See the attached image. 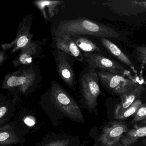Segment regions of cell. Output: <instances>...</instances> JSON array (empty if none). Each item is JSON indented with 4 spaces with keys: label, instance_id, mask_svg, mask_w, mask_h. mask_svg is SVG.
Wrapping results in <instances>:
<instances>
[{
    "label": "cell",
    "instance_id": "d4e9b609",
    "mask_svg": "<svg viewBox=\"0 0 146 146\" xmlns=\"http://www.w3.org/2000/svg\"><path fill=\"white\" fill-rule=\"evenodd\" d=\"M24 123L28 126L31 127L35 125V118L32 116H28L25 119Z\"/></svg>",
    "mask_w": 146,
    "mask_h": 146
},
{
    "label": "cell",
    "instance_id": "d6986e66",
    "mask_svg": "<svg viewBox=\"0 0 146 146\" xmlns=\"http://www.w3.org/2000/svg\"><path fill=\"white\" fill-rule=\"evenodd\" d=\"M72 37L82 52L101 54L100 47L84 36H77Z\"/></svg>",
    "mask_w": 146,
    "mask_h": 146
},
{
    "label": "cell",
    "instance_id": "83f0119b",
    "mask_svg": "<svg viewBox=\"0 0 146 146\" xmlns=\"http://www.w3.org/2000/svg\"><path fill=\"white\" fill-rule=\"evenodd\" d=\"M125 146L124 145H123V144H122V143H117V144H115V145H114V146Z\"/></svg>",
    "mask_w": 146,
    "mask_h": 146
},
{
    "label": "cell",
    "instance_id": "f546056e",
    "mask_svg": "<svg viewBox=\"0 0 146 146\" xmlns=\"http://www.w3.org/2000/svg\"><path fill=\"white\" fill-rule=\"evenodd\" d=\"M84 143H82V144H80L79 146H84Z\"/></svg>",
    "mask_w": 146,
    "mask_h": 146
},
{
    "label": "cell",
    "instance_id": "f1b7e54d",
    "mask_svg": "<svg viewBox=\"0 0 146 146\" xmlns=\"http://www.w3.org/2000/svg\"><path fill=\"white\" fill-rule=\"evenodd\" d=\"M143 79L144 81L146 82V76H144L143 77Z\"/></svg>",
    "mask_w": 146,
    "mask_h": 146
},
{
    "label": "cell",
    "instance_id": "cb8c5ba5",
    "mask_svg": "<svg viewBox=\"0 0 146 146\" xmlns=\"http://www.w3.org/2000/svg\"><path fill=\"white\" fill-rule=\"evenodd\" d=\"M134 48V50L137 52L146 54V44H142L135 46Z\"/></svg>",
    "mask_w": 146,
    "mask_h": 146
},
{
    "label": "cell",
    "instance_id": "ac0fdd59",
    "mask_svg": "<svg viewBox=\"0 0 146 146\" xmlns=\"http://www.w3.org/2000/svg\"><path fill=\"white\" fill-rule=\"evenodd\" d=\"M14 98H7L2 94L0 97V125L5 123L14 115L16 102Z\"/></svg>",
    "mask_w": 146,
    "mask_h": 146
},
{
    "label": "cell",
    "instance_id": "3957f363",
    "mask_svg": "<svg viewBox=\"0 0 146 146\" xmlns=\"http://www.w3.org/2000/svg\"><path fill=\"white\" fill-rule=\"evenodd\" d=\"M55 29L71 36L90 35L100 38H117L119 36L112 28L86 18L61 21Z\"/></svg>",
    "mask_w": 146,
    "mask_h": 146
},
{
    "label": "cell",
    "instance_id": "5bb4252c",
    "mask_svg": "<svg viewBox=\"0 0 146 146\" xmlns=\"http://www.w3.org/2000/svg\"><path fill=\"white\" fill-rule=\"evenodd\" d=\"M80 139L78 137L65 135H49L35 146H79Z\"/></svg>",
    "mask_w": 146,
    "mask_h": 146
},
{
    "label": "cell",
    "instance_id": "2e32d148",
    "mask_svg": "<svg viewBox=\"0 0 146 146\" xmlns=\"http://www.w3.org/2000/svg\"><path fill=\"white\" fill-rule=\"evenodd\" d=\"M145 90L144 85L140 84L135 89L120 95L119 96L120 102L115 108L114 111V117L129 108L134 102L138 99Z\"/></svg>",
    "mask_w": 146,
    "mask_h": 146
},
{
    "label": "cell",
    "instance_id": "8992f818",
    "mask_svg": "<svg viewBox=\"0 0 146 146\" xmlns=\"http://www.w3.org/2000/svg\"><path fill=\"white\" fill-rule=\"evenodd\" d=\"M52 53L57 72L61 80L67 87L75 90L77 85L74 70L76 59L70 54L55 48H52Z\"/></svg>",
    "mask_w": 146,
    "mask_h": 146
},
{
    "label": "cell",
    "instance_id": "30bf717a",
    "mask_svg": "<svg viewBox=\"0 0 146 146\" xmlns=\"http://www.w3.org/2000/svg\"><path fill=\"white\" fill-rule=\"evenodd\" d=\"M52 47L61 50L73 57L76 61L86 63L83 53L72 36L58 32L54 28L52 30Z\"/></svg>",
    "mask_w": 146,
    "mask_h": 146
},
{
    "label": "cell",
    "instance_id": "603a6c76",
    "mask_svg": "<svg viewBox=\"0 0 146 146\" xmlns=\"http://www.w3.org/2000/svg\"><path fill=\"white\" fill-rule=\"evenodd\" d=\"M132 54L134 59L141 65L143 68L146 71V54L140 53L135 50Z\"/></svg>",
    "mask_w": 146,
    "mask_h": 146
},
{
    "label": "cell",
    "instance_id": "4fadbf2b",
    "mask_svg": "<svg viewBox=\"0 0 146 146\" xmlns=\"http://www.w3.org/2000/svg\"><path fill=\"white\" fill-rule=\"evenodd\" d=\"M25 137L21 129L14 122L4 125L0 128V145L25 143Z\"/></svg>",
    "mask_w": 146,
    "mask_h": 146
},
{
    "label": "cell",
    "instance_id": "52a82bcc",
    "mask_svg": "<svg viewBox=\"0 0 146 146\" xmlns=\"http://www.w3.org/2000/svg\"><path fill=\"white\" fill-rule=\"evenodd\" d=\"M86 64L97 70L105 71L133 79L130 71L119 63L110 59L101 54L83 53Z\"/></svg>",
    "mask_w": 146,
    "mask_h": 146
},
{
    "label": "cell",
    "instance_id": "4dcf8cb0",
    "mask_svg": "<svg viewBox=\"0 0 146 146\" xmlns=\"http://www.w3.org/2000/svg\"><path fill=\"white\" fill-rule=\"evenodd\" d=\"M0 146H5V145H0Z\"/></svg>",
    "mask_w": 146,
    "mask_h": 146
},
{
    "label": "cell",
    "instance_id": "484cf974",
    "mask_svg": "<svg viewBox=\"0 0 146 146\" xmlns=\"http://www.w3.org/2000/svg\"><path fill=\"white\" fill-rule=\"evenodd\" d=\"M7 51L6 50H2L0 51V66L2 65L4 62L7 59L8 57L6 54V52Z\"/></svg>",
    "mask_w": 146,
    "mask_h": 146
},
{
    "label": "cell",
    "instance_id": "277c9868",
    "mask_svg": "<svg viewBox=\"0 0 146 146\" xmlns=\"http://www.w3.org/2000/svg\"><path fill=\"white\" fill-rule=\"evenodd\" d=\"M100 82L97 70L86 64L78 80L80 94L79 103L90 111L96 109L97 99L102 94Z\"/></svg>",
    "mask_w": 146,
    "mask_h": 146
},
{
    "label": "cell",
    "instance_id": "5b68a950",
    "mask_svg": "<svg viewBox=\"0 0 146 146\" xmlns=\"http://www.w3.org/2000/svg\"><path fill=\"white\" fill-rule=\"evenodd\" d=\"M97 71L101 84L108 91L113 94L120 96L135 89L140 84L134 79L105 71Z\"/></svg>",
    "mask_w": 146,
    "mask_h": 146
},
{
    "label": "cell",
    "instance_id": "44dd1931",
    "mask_svg": "<svg viewBox=\"0 0 146 146\" xmlns=\"http://www.w3.org/2000/svg\"><path fill=\"white\" fill-rule=\"evenodd\" d=\"M142 104L141 101L139 99H137L135 101L133 102V104L127 109L124 111L123 112L119 113L116 117H114V118L119 120H124L129 117L132 115H134L137 110L139 109Z\"/></svg>",
    "mask_w": 146,
    "mask_h": 146
},
{
    "label": "cell",
    "instance_id": "ffe728a7",
    "mask_svg": "<svg viewBox=\"0 0 146 146\" xmlns=\"http://www.w3.org/2000/svg\"><path fill=\"white\" fill-rule=\"evenodd\" d=\"M146 136V125L134 128L127 131L120 139L121 143L129 146L137 141L139 138Z\"/></svg>",
    "mask_w": 146,
    "mask_h": 146
},
{
    "label": "cell",
    "instance_id": "9a60e30c",
    "mask_svg": "<svg viewBox=\"0 0 146 146\" xmlns=\"http://www.w3.org/2000/svg\"><path fill=\"white\" fill-rule=\"evenodd\" d=\"M100 39L102 46L110 54L127 66L135 74H137L138 72L132 61L116 44L109 40L107 38H100Z\"/></svg>",
    "mask_w": 146,
    "mask_h": 146
},
{
    "label": "cell",
    "instance_id": "e0dca14e",
    "mask_svg": "<svg viewBox=\"0 0 146 146\" xmlns=\"http://www.w3.org/2000/svg\"><path fill=\"white\" fill-rule=\"evenodd\" d=\"M62 1H36L33 5L40 11L46 23L50 22L55 15L59 6L64 3Z\"/></svg>",
    "mask_w": 146,
    "mask_h": 146
},
{
    "label": "cell",
    "instance_id": "ba28073f",
    "mask_svg": "<svg viewBox=\"0 0 146 146\" xmlns=\"http://www.w3.org/2000/svg\"><path fill=\"white\" fill-rule=\"evenodd\" d=\"M32 19L31 14L25 16L19 24L15 40L10 43L1 44L2 50L7 51L12 48L10 52L14 53L20 51L33 41V34L31 32Z\"/></svg>",
    "mask_w": 146,
    "mask_h": 146
},
{
    "label": "cell",
    "instance_id": "7c38bea8",
    "mask_svg": "<svg viewBox=\"0 0 146 146\" xmlns=\"http://www.w3.org/2000/svg\"><path fill=\"white\" fill-rule=\"evenodd\" d=\"M127 131V125L122 121L110 122L103 128L98 141L103 146H114Z\"/></svg>",
    "mask_w": 146,
    "mask_h": 146
},
{
    "label": "cell",
    "instance_id": "6da1fadb",
    "mask_svg": "<svg viewBox=\"0 0 146 146\" xmlns=\"http://www.w3.org/2000/svg\"><path fill=\"white\" fill-rule=\"evenodd\" d=\"M40 105L54 125H57L64 119L84 123L83 114L78 103L73 96L55 81L41 97Z\"/></svg>",
    "mask_w": 146,
    "mask_h": 146
},
{
    "label": "cell",
    "instance_id": "7402d4cb",
    "mask_svg": "<svg viewBox=\"0 0 146 146\" xmlns=\"http://www.w3.org/2000/svg\"><path fill=\"white\" fill-rule=\"evenodd\" d=\"M146 119V103L142 104L133 115L131 123L141 122Z\"/></svg>",
    "mask_w": 146,
    "mask_h": 146
},
{
    "label": "cell",
    "instance_id": "9c48e42d",
    "mask_svg": "<svg viewBox=\"0 0 146 146\" xmlns=\"http://www.w3.org/2000/svg\"><path fill=\"white\" fill-rule=\"evenodd\" d=\"M102 5L122 16H137L146 13V1L107 0Z\"/></svg>",
    "mask_w": 146,
    "mask_h": 146
},
{
    "label": "cell",
    "instance_id": "7a4b0ae2",
    "mask_svg": "<svg viewBox=\"0 0 146 146\" xmlns=\"http://www.w3.org/2000/svg\"><path fill=\"white\" fill-rule=\"evenodd\" d=\"M42 81V76L37 64L22 66L18 70L9 72L4 78L2 88L7 90L18 101L19 95H26L35 92Z\"/></svg>",
    "mask_w": 146,
    "mask_h": 146
},
{
    "label": "cell",
    "instance_id": "4316f807",
    "mask_svg": "<svg viewBox=\"0 0 146 146\" xmlns=\"http://www.w3.org/2000/svg\"><path fill=\"white\" fill-rule=\"evenodd\" d=\"M139 125L140 127H141V126H145V125H146V120H143V121L141 122V123H140V124L138 125Z\"/></svg>",
    "mask_w": 146,
    "mask_h": 146
},
{
    "label": "cell",
    "instance_id": "8fae6325",
    "mask_svg": "<svg viewBox=\"0 0 146 146\" xmlns=\"http://www.w3.org/2000/svg\"><path fill=\"white\" fill-rule=\"evenodd\" d=\"M45 41H33L21 49L19 55L12 61L14 67L29 65L35 63V60L41 59L43 55V45Z\"/></svg>",
    "mask_w": 146,
    "mask_h": 146
}]
</instances>
